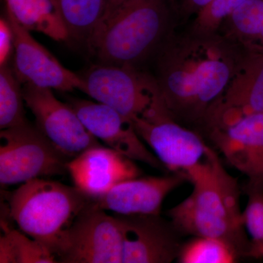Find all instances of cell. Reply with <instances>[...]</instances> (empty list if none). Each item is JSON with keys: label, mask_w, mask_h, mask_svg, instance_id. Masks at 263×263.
<instances>
[{"label": "cell", "mask_w": 263, "mask_h": 263, "mask_svg": "<svg viewBox=\"0 0 263 263\" xmlns=\"http://www.w3.org/2000/svg\"><path fill=\"white\" fill-rule=\"evenodd\" d=\"M221 27L224 37L242 47L263 48V0H247Z\"/></svg>", "instance_id": "obj_19"}, {"label": "cell", "mask_w": 263, "mask_h": 263, "mask_svg": "<svg viewBox=\"0 0 263 263\" xmlns=\"http://www.w3.org/2000/svg\"><path fill=\"white\" fill-rule=\"evenodd\" d=\"M242 52V46L219 33L173 32L155 55V78L174 119L202 127L234 76Z\"/></svg>", "instance_id": "obj_1"}, {"label": "cell", "mask_w": 263, "mask_h": 263, "mask_svg": "<svg viewBox=\"0 0 263 263\" xmlns=\"http://www.w3.org/2000/svg\"><path fill=\"white\" fill-rule=\"evenodd\" d=\"M10 65L0 67V129L17 127L27 122L23 88Z\"/></svg>", "instance_id": "obj_21"}, {"label": "cell", "mask_w": 263, "mask_h": 263, "mask_svg": "<svg viewBox=\"0 0 263 263\" xmlns=\"http://www.w3.org/2000/svg\"><path fill=\"white\" fill-rule=\"evenodd\" d=\"M6 10L29 31L53 41H65L69 34L54 0H5Z\"/></svg>", "instance_id": "obj_17"}, {"label": "cell", "mask_w": 263, "mask_h": 263, "mask_svg": "<svg viewBox=\"0 0 263 263\" xmlns=\"http://www.w3.org/2000/svg\"><path fill=\"white\" fill-rule=\"evenodd\" d=\"M14 52V36L7 17L0 19V67L9 65Z\"/></svg>", "instance_id": "obj_25"}, {"label": "cell", "mask_w": 263, "mask_h": 263, "mask_svg": "<svg viewBox=\"0 0 263 263\" xmlns=\"http://www.w3.org/2000/svg\"><path fill=\"white\" fill-rule=\"evenodd\" d=\"M248 49L254 50V51H257L258 52H260V53H263V48H248Z\"/></svg>", "instance_id": "obj_28"}, {"label": "cell", "mask_w": 263, "mask_h": 263, "mask_svg": "<svg viewBox=\"0 0 263 263\" xmlns=\"http://www.w3.org/2000/svg\"><path fill=\"white\" fill-rule=\"evenodd\" d=\"M239 255L224 242L207 237H194L183 243L176 259L180 263H232Z\"/></svg>", "instance_id": "obj_22"}, {"label": "cell", "mask_w": 263, "mask_h": 263, "mask_svg": "<svg viewBox=\"0 0 263 263\" xmlns=\"http://www.w3.org/2000/svg\"><path fill=\"white\" fill-rule=\"evenodd\" d=\"M186 174L193 192L167 213L175 228L181 235L220 240L240 257H249L238 180L224 168L216 151L209 146L204 160Z\"/></svg>", "instance_id": "obj_2"}, {"label": "cell", "mask_w": 263, "mask_h": 263, "mask_svg": "<svg viewBox=\"0 0 263 263\" xmlns=\"http://www.w3.org/2000/svg\"><path fill=\"white\" fill-rule=\"evenodd\" d=\"M212 0H176L180 13L185 15H196Z\"/></svg>", "instance_id": "obj_26"}, {"label": "cell", "mask_w": 263, "mask_h": 263, "mask_svg": "<svg viewBox=\"0 0 263 263\" xmlns=\"http://www.w3.org/2000/svg\"><path fill=\"white\" fill-rule=\"evenodd\" d=\"M247 0H212L195 17L190 32L199 35L217 34L222 24Z\"/></svg>", "instance_id": "obj_24"}, {"label": "cell", "mask_w": 263, "mask_h": 263, "mask_svg": "<svg viewBox=\"0 0 263 263\" xmlns=\"http://www.w3.org/2000/svg\"><path fill=\"white\" fill-rule=\"evenodd\" d=\"M55 256L57 262L122 263L119 218L89 205L66 230Z\"/></svg>", "instance_id": "obj_8"}, {"label": "cell", "mask_w": 263, "mask_h": 263, "mask_svg": "<svg viewBox=\"0 0 263 263\" xmlns=\"http://www.w3.org/2000/svg\"><path fill=\"white\" fill-rule=\"evenodd\" d=\"M69 37L87 44L103 20L105 0H54Z\"/></svg>", "instance_id": "obj_18"}, {"label": "cell", "mask_w": 263, "mask_h": 263, "mask_svg": "<svg viewBox=\"0 0 263 263\" xmlns=\"http://www.w3.org/2000/svg\"><path fill=\"white\" fill-rule=\"evenodd\" d=\"M125 1H127V0H105V2H106V10H105L103 20L108 16L116 8Z\"/></svg>", "instance_id": "obj_27"}, {"label": "cell", "mask_w": 263, "mask_h": 263, "mask_svg": "<svg viewBox=\"0 0 263 263\" xmlns=\"http://www.w3.org/2000/svg\"><path fill=\"white\" fill-rule=\"evenodd\" d=\"M189 181L186 173L125 180L103 195L90 197V206L119 215H160L165 197Z\"/></svg>", "instance_id": "obj_15"}, {"label": "cell", "mask_w": 263, "mask_h": 263, "mask_svg": "<svg viewBox=\"0 0 263 263\" xmlns=\"http://www.w3.org/2000/svg\"><path fill=\"white\" fill-rule=\"evenodd\" d=\"M0 262L54 263L56 257L42 243L1 220Z\"/></svg>", "instance_id": "obj_20"}, {"label": "cell", "mask_w": 263, "mask_h": 263, "mask_svg": "<svg viewBox=\"0 0 263 263\" xmlns=\"http://www.w3.org/2000/svg\"><path fill=\"white\" fill-rule=\"evenodd\" d=\"M5 16L9 21L14 36L12 68L21 84L61 91L76 89L82 91L84 83L81 76L64 67L7 10Z\"/></svg>", "instance_id": "obj_10"}, {"label": "cell", "mask_w": 263, "mask_h": 263, "mask_svg": "<svg viewBox=\"0 0 263 263\" xmlns=\"http://www.w3.org/2000/svg\"><path fill=\"white\" fill-rule=\"evenodd\" d=\"M248 201L243 221L251 242L249 257L263 259V189L245 186Z\"/></svg>", "instance_id": "obj_23"}, {"label": "cell", "mask_w": 263, "mask_h": 263, "mask_svg": "<svg viewBox=\"0 0 263 263\" xmlns=\"http://www.w3.org/2000/svg\"><path fill=\"white\" fill-rule=\"evenodd\" d=\"M122 233V262L170 263L182 247L171 221L160 215H119Z\"/></svg>", "instance_id": "obj_13"}, {"label": "cell", "mask_w": 263, "mask_h": 263, "mask_svg": "<svg viewBox=\"0 0 263 263\" xmlns=\"http://www.w3.org/2000/svg\"><path fill=\"white\" fill-rule=\"evenodd\" d=\"M89 204V195L76 186L38 178L13 192L10 215L24 233L55 256L66 230Z\"/></svg>", "instance_id": "obj_4"}, {"label": "cell", "mask_w": 263, "mask_h": 263, "mask_svg": "<svg viewBox=\"0 0 263 263\" xmlns=\"http://www.w3.org/2000/svg\"><path fill=\"white\" fill-rule=\"evenodd\" d=\"M228 163L263 189V113L251 114L205 131Z\"/></svg>", "instance_id": "obj_11"}, {"label": "cell", "mask_w": 263, "mask_h": 263, "mask_svg": "<svg viewBox=\"0 0 263 263\" xmlns=\"http://www.w3.org/2000/svg\"><path fill=\"white\" fill-rule=\"evenodd\" d=\"M176 0H127L104 18L87 43L99 64L137 67L174 32Z\"/></svg>", "instance_id": "obj_3"}, {"label": "cell", "mask_w": 263, "mask_h": 263, "mask_svg": "<svg viewBox=\"0 0 263 263\" xmlns=\"http://www.w3.org/2000/svg\"><path fill=\"white\" fill-rule=\"evenodd\" d=\"M68 159L28 122L0 132V183L18 184L67 172Z\"/></svg>", "instance_id": "obj_5"}, {"label": "cell", "mask_w": 263, "mask_h": 263, "mask_svg": "<svg viewBox=\"0 0 263 263\" xmlns=\"http://www.w3.org/2000/svg\"><path fill=\"white\" fill-rule=\"evenodd\" d=\"M81 78L83 92L132 122L143 117L162 98L155 78L135 67L99 64Z\"/></svg>", "instance_id": "obj_6"}, {"label": "cell", "mask_w": 263, "mask_h": 263, "mask_svg": "<svg viewBox=\"0 0 263 263\" xmlns=\"http://www.w3.org/2000/svg\"><path fill=\"white\" fill-rule=\"evenodd\" d=\"M133 124L167 171L186 174L205 158L209 145L198 133L174 119L163 98Z\"/></svg>", "instance_id": "obj_7"}, {"label": "cell", "mask_w": 263, "mask_h": 263, "mask_svg": "<svg viewBox=\"0 0 263 263\" xmlns=\"http://www.w3.org/2000/svg\"><path fill=\"white\" fill-rule=\"evenodd\" d=\"M255 113H263V53L243 47L234 76L208 112L202 128L205 132Z\"/></svg>", "instance_id": "obj_12"}, {"label": "cell", "mask_w": 263, "mask_h": 263, "mask_svg": "<svg viewBox=\"0 0 263 263\" xmlns=\"http://www.w3.org/2000/svg\"><path fill=\"white\" fill-rule=\"evenodd\" d=\"M24 101L35 117L38 129L62 155L72 160L98 140L85 127L70 104L62 103L52 89L23 84Z\"/></svg>", "instance_id": "obj_9"}, {"label": "cell", "mask_w": 263, "mask_h": 263, "mask_svg": "<svg viewBox=\"0 0 263 263\" xmlns=\"http://www.w3.org/2000/svg\"><path fill=\"white\" fill-rule=\"evenodd\" d=\"M70 105L85 127L98 140L133 161L164 171L162 162L145 146L130 119L105 104L85 100H71Z\"/></svg>", "instance_id": "obj_14"}, {"label": "cell", "mask_w": 263, "mask_h": 263, "mask_svg": "<svg viewBox=\"0 0 263 263\" xmlns=\"http://www.w3.org/2000/svg\"><path fill=\"white\" fill-rule=\"evenodd\" d=\"M67 168L75 186L91 197L103 195L117 183L141 174L134 161L100 144L69 160Z\"/></svg>", "instance_id": "obj_16"}]
</instances>
